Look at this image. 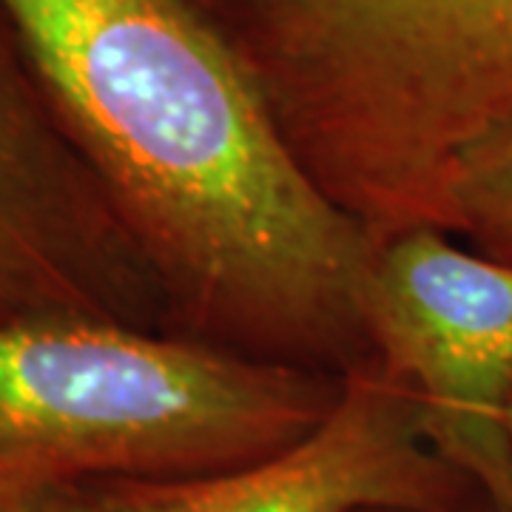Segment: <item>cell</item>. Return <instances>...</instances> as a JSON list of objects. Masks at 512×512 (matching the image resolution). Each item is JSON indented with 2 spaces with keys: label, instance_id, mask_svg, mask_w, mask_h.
Segmentation results:
<instances>
[{
  "label": "cell",
  "instance_id": "obj_8",
  "mask_svg": "<svg viewBox=\"0 0 512 512\" xmlns=\"http://www.w3.org/2000/svg\"><path fill=\"white\" fill-rule=\"evenodd\" d=\"M69 487H9L0 490V512H69Z\"/></svg>",
  "mask_w": 512,
  "mask_h": 512
},
{
  "label": "cell",
  "instance_id": "obj_5",
  "mask_svg": "<svg viewBox=\"0 0 512 512\" xmlns=\"http://www.w3.org/2000/svg\"><path fill=\"white\" fill-rule=\"evenodd\" d=\"M57 316L168 333L157 279L0 6V325Z\"/></svg>",
  "mask_w": 512,
  "mask_h": 512
},
{
  "label": "cell",
  "instance_id": "obj_9",
  "mask_svg": "<svg viewBox=\"0 0 512 512\" xmlns=\"http://www.w3.org/2000/svg\"><path fill=\"white\" fill-rule=\"evenodd\" d=\"M365 512H402V510H365Z\"/></svg>",
  "mask_w": 512,
  "mask_h": 512
},
{
  "label": "cell",
  "instance_id": "obj_4",
  "mask_svg": "<svg viewBox=\"0 0 512 512\" xmlns=\"http://www.w3.org/2000/svg\"><path fill=\"white\" fill-rule=\"evenodd\" d=\"M373 353L413 393L421 439L512 512V265L416 228L387 239L367 288Z\"/></svg>",
  "mask_w": 512,
  "mask_h": 512
},
{
  "label": "cell",
  "instance_id": "obj_1",
  "mask_svg": "<svg viewBox=\"0 0 512 512\" xmlns=\"http://www.w3.org/2000/svg\"><path fill=\"white\" fill-rule=\"evenodd\" d=\"M160 285L168 333L345 376L379 245L299 165L202 0H0Z\"/></svg>",
  "mask_w": 512,
  "mask_h": 512
},
{
  "label": "cell",
  "instance_id": "obj_3",
  "mask_svg": "<svg viewBox=\"0 0 512 512\" xmlns=\"http://www.w3.org/2000/svg\"><path fill=\"white\" fill-rule=\"evenodd\" d=\"M342 376L97 319L0 325V490L188 478L311 436Z\"/></svg>",
  "mask_w": 512,
  "mask_h": 512
},
{
  "label": "cell",
  "instance_id": "obj_2",
  "mask_svg": "<svg viewBox=\"0 0 512 512\" xmlns=\"http://www.w3.org/2000/svg\"><path fill=\"white\" fill-rule=\"evenodd\" d=\"M299 165L382 248L444 231L458 154L512 123V0H202Z\"/></svg>",
  "mask_w": 512,
  "mask_h": 512
},
{
  "label": "cell",
  "instance_id": "obj_7",
  "mask_svg": "<svg viewBox=\"0 0 512 512\" xmlns=\"http://www.w3.org/2000/svg\"><path fill=\"white\" fill-rule=\"evenodd\" d=\"M444 231L476 254L512 265V123L458 154L447 183Z\"/></svg>",
  "mask_w": 512,
  "mask_h": 512
},
{
  "label": "cell",
  "instance_id": "obj_6",
  "mask_svg": "<svg viewBox=\"0 0 512 512\" xmlns=\"http://www.w3.org/2000/svg\"><path fill=\"white\" fill-rule=\"evenodd\" d=\"M490 512L421 439L413 393L373 353L311 436L276 456L188 478H100L69 487V512Z\"/></svg>",
  "mask_w": 512,
  "mask_h": 512
},
{
  "label": "cell",
  "instance_id": "obj_10",
  "mask_svg": "<svg viewBox=\"0 0 512 512\" xmlns=\"http://www.w3.org/2000/svg\"><path fill=\"white\" fill-rule=\"evenodd\" d=\"M510 430H512V407H510Z\"/></svg>",
  "mask_w": 512,
  "mask_h": 512
}]
</instances>
